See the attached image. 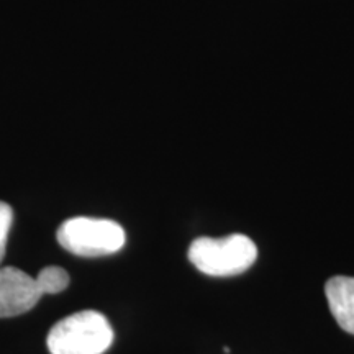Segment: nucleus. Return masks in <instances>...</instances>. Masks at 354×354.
I'll return each instance as SVG.
<instances>
[{"label": "nucleus", "instance_id": "obj_1", "mask_svg": "<svg viewBox=\"0 0 354 354\" xmlns=\"http://www.w3.org/2000/svg\"><path fill=\"white\" fill-rule=\"evenodd\" d=\"M187 254L201 272L228 277L248 271L258 258V248L250 236L234 233L225 238H197L189 246Z\"/></svg>", "mask_w": 354, "mask_h": 354}, {"label": "nucleus", "instance_id": "obj_4", "mask_svg": "<svg viewBox=\"0 0 354 354\" xmlns=\"http://www.w3.org/2000/svg\"><path fill=\"white\" fill-rule=\"evenodd\" d=\"M41 297L33 276L12 266L0 268V318L21 315L32 310Z\"/></svg>", "mask_w": 354, "mask_h": 354}, {"label": "nucleus", "instance_id": "obj_5", "mask_svg": "<svg viewBox=\"0 0 354 354\" xmlns=\"http://www.w3.org/2000/svg\"><path fill=\"white\" fill-rule=\"evenodd\" d=\"M331 315L338 325L354 335V277L335 276L325 286Z\"/></svg>", "mask_w": 354, "mask_h": 354}, {"label": "nucleus", "instance_id": "obj_2", "mask_svg": "<svg viewBox=\"0 0 354 354\" xmlns=\"http://www.w3.org/2000/svg\"><path fill=\"white\" fill-rule=\"evenodd\" d=\"M113 330L105 315L84 310L57 322L48 333L51 354H102L112 346Z\"/></svg>", "mask_w": 354, "mask_h": 354}, {"label": "nucleus", "instance_id": "obj_3", "mask_svg": "<svg viewBox=\"0 0 354 354\" xmlns=\"http://www.w3.org/2000/svg\"><path fill=\"white\" fill-rule=\"evenodd\" d=\"M57 243L81 258H100L120 251L125 245V230L117 221L92 216H74L57 228Z\"/></svg>", "mask_w": 354, "mask_h": 354}, {"label": "nucleus", "instance_id": "obj_6", "mask_svg": "<svg viewBox=\"0 0 354 354\" xmlns=\"http://www.w3.org/2000/svg\"><path fill=\"white\" fill-rule=\"evenodd\" d=\"M41 295L44 294H59L69 286V274L59 266H48L39 271L35 277Z\"/></svg>", "mask_w": 354, "mask_h": 354}, {"label": "nucleus", "instance_id": "obj_7", "mask_svg": "<svg viewBox=\"0 0 354 354\" xmlns=\"http://www.w3.org/2000/svg\"><path fill=\"white\" fill-rule=\"evenodd\" d=\"M12 221H13L12 207L6 202H0V263H2L3 256H6L7 238H8V232H10L12 228Z\"/></svg>", "mask_w": 354, "mask_h": 354}]
</instances>
